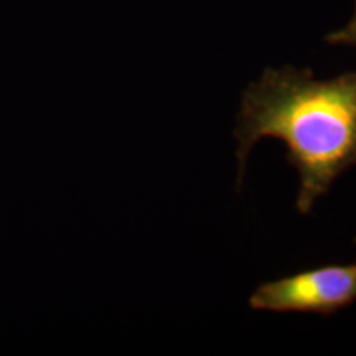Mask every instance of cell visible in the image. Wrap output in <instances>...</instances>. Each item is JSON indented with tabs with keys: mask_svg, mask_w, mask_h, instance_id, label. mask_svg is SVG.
I'll return each instance as SVG.
<instances>
[{
	"mask_svg": "<svg viewBox=\"0 0 356 356\" xmlns=\"http://www.w3.org/2000/svg\"><path fill=\"white\" fill-rule=\"evenodd\" d=\"M233 136L238 184L257 142L274 137L286 144L287 162L300 178L296 208L309 215L337 178L356 165V71L315 79L310 70H266L244 89Z\"/></svg>",
	"mask_w": 356,
	"mask_h": 356,
	"instance_id": "6da1fadb",
	"label": "cell"
},
{
	"mask_svg": "<svg viewBox=\"0 0 356 356\" xmlns=\"http://www.w3.org/2000/svg\"><path fill=\"white\" fill-rule=\"evenodd\" d=\"M356 302V264H332L264 282L249 297L252 310L332 315Z\"/></svg>",
	"mask_w": 356,
	"mask_h": 356,
	"instance_id": "7a4b0ae2",
	"label": "cell"
},
{
	"mask_svg": "<svg viewBox=\"0 0 356 356\" xmlns=\"http://www.w3.org/2000/svg\"><path fill=\"white\" fill-rule=\"evenodd\" d=\"M355 243H356V239H355Z\"/></svg>",
	"mask_w": 356,
	"mask_h": 356,
	"instance_id": "277c9868",
	"label": "cell"
},
{
	"mask_svg": "<svg viewBox=\"0 0 356 356\" xmlns=\"http://www.w3.org/2000/svg\"><path fill=\"white\" fill-rule=\"evenodd\" d=\"M325 42L332 44H351V47H356V6L353 17H351L348 24H346L343 29L337 30V32L328 33L327 37H325Z\"/></svg>",
	"mask_w": 356,
	"mask_h": 356,
	"instance_id": "3957f363",
	"label": "cell"
}]
</instances>
